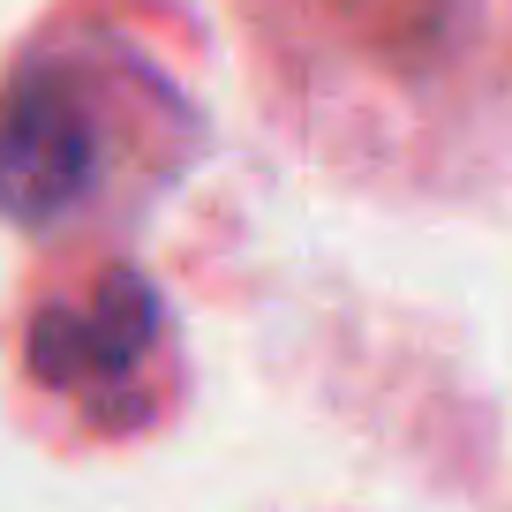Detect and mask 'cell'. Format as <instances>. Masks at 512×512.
I'll use <instances>...</instances> for the list:
<instances>
[{
  "instance_id": "obj_3",
  "label": "cell",
  "mask_w": 512,
  "mask_h": 512,
  "mask_svg": "<svg viewBox=\"0 0 512 512\" xmlns=\"http://www.w3.org/2000/svg\"><path fill=\"white\" fill-rule=\"evenodd\" d=\"M16 369L38 415L83 445H136L181 407L174 309L136 264L53 279L16 332Z\"/></svg>"
},
{
  "instance_id": "obj_2",
  "label": "cell",
  "mask_w": 512,
  "mask_h": 512,
  "mask_svg": "<svg viewBox=\"0 0 512 512\" xmlns=\"http://www.w3.org/2000/svg\"><path fill=\"white\" fill-rule=\"evenodd\" d=\"M159 98L121 46H31L0 83V219L16 234L91 219L113 181L151 166Z\"/></svg>"
},
{
  "instance_id": "obj_1",
  "label": "cell",
  "mask_w": 512,
  "mask_h": 512,
  "mask_svg": "<svg viewBox=\"0 0 512 512\" xmlns=\"http://www.w3.org/2000/svg\"><path fill=\"white\" fill-rule=\"evenodd\" d=\"M272 128L377 196L512 181V0H234Z\"/></svg>"
}]
</instances>
